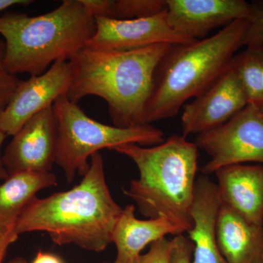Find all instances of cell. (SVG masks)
Here are the masks:
<instances>
[{"label": "cell", "mask_w": 263, "mask_h": 263, "mask_svg": "<svg viewBox=\"0 0 263 263\" xmlns=\"http://www.w3.org/2000/svg\"><path fill=\"white\" fill-rule=\"evenodd\" d=\"M195 143L211 157L201 167L205 175L233 164H263V114L259 107L247 105L220 127L197 135Z\"/></svg>", "instance_id": "cell-7"}, {"label": "cell", "mask_w": 263, "mask_h": 263, "mask_svg": "<svg viewBox=\"0 0 263 263\" xmlns=\"http://www.w3.org/2000/svg\"><path fill=\"white\" fill-rule=\"evenodd\" d=\"M166 4L170 27L193 41L234 21L249 20L252 9V3L245 0H166Z\"/></svg>", "instance_id": "cell-12"}, {"label": "cell", "mask_w": 263, "mask_h": 263, "mask_svg": "<svg viewBox=\"0 0 263 263\" xmlns=\"http://www.w3.org/2000/svg\"><path fill=\"white\" fill-rule=\"evenodd\" d=\"M172 45L158 43L128 50L82 48L69 62L70 89L67 97L103 99L116 127L146 125L145 111L152 95L157 67Z\"/></svg>", "instance_id": "cell-1"}, {"label": "cell", "mask_w": 263, "mask_h": 263, "mask_svg": "<svg viewBox=\"0 0 263 263\" xmlns=\"http://www.w3.org/2000/svg\"><path fill=\"white\" fill-rule=\"evenodd\" d=\"M57 184V176L51 172H22L8 176L0 184V235L15 230L22 213L37 193Z\"/></svg>", "instance_id": "cell-17"}, {"label": "cell", "mask_w": 263, "mask_h": 263, "mask_svg": "<svg viewBox=\"0 0 263 263\" xmlns=\"http://www.w3.org/2000/svg\"><path fill=\"white\" fill-rule=\"evenodd\" d=\"M18 235L15 230L0 235V263L3 262L8 247L18 239Z\"/></svg>", "instance_id": "cell-25"}, {"label": "cell", "mask_w": 263, "mask_h": 263, "mask_svg": "<svg viewBox=\"0 0 263 263\" xmlns=\"http://www.w3.org/2000/svg\"><path fill=\"white\" fill-rule=\"evenodd\" d=\"M8 263H28L25 259L22 258V257H16L10 260Z\"/></svg>", "instance_id": "cell-29"}, {"label": "cell", "mask_w": 263, "mask_h": 263, "mask_svg": "<svg viewBox=\"0 0 263 263\" xmlns=\"http://www.w3.org/2000/svg\"><path fill=\"white\" fill-rule=\"evenodd\" d=\"M247 25V19H239L212 37L172 45L156 70L145 123L175 117L188 100L214 84L229 68L235 52L241 47Z\"/></svg>", "instance_id": "cell-5"}, {"label": "cell", "mask_w": 263, "mask_h": 263, "mask_svg": "<svg viewBox=\"0 0 263 263\" xmlns=\"http://www.w3.org/2000/svg\"><path fill=\"white\" fill-rule=\"evenodd\" d=\"M68 61L53 63L44 73L21 81L9 103L0 114V130L13 136L36 114L53 105L70 89Z\"/></svg>", "instance_id": "cell-8"}, {"label": "cell", "mask_w": 263, "mask_h": 263, "mask_svg": "<svg viewBox=\"0 0 263 263\" xmlns=\"http://www.w3.org/2000/svg\"><path fill=\"white\" fill-rule=\"evenodd\" d=\"M57 122L53 105L40 112L13 136L3 163L8 176L22 172H51L56 164Z\"/></svg>", "instance_id": "cell-9"}, {"label": "cell", "mask_w": 263, "mask_h": 263, "mask_svg": "<svg viewBox=\"0 0 263 263\" xmlns=\"http://www.w3.org/2000/svg\"><path fill=\"white\" fill-rule=\"evenodd\" d=\"M242 85L248 105H263V48H247L231 62Z\"/></svg>", "instance_id": "cell-18"}, {"label": "cell", "mask_w": 263, "mask_h": 263, "mask_svg": "<svg viewBox=\"0 0 263 263\" xmlns=\"http://www.w3.org/2000/svg\"><path fill=\"white\" fill-rule=\"evenodd\" d=\"M91 16L113 18L114 0H81Z\"/></svg>", "instance_id": "cell-24"}, {"label": "cell", "mask_w": 263, "mask_h": 263, "mask_svg": "<svg viewBox=\"0 0 263 263\" xmlns=\"http://www.w3.org/2000/svg\"><path fill=\"white\" fill-rule=\"evenodd\" d=\"M172 240L169 263H192L194 245L191 240L183 234L176 235Z\"/></svg>", "instance_id": "cell-23"}, {"label": "cell", "mask_w": 263, "mask_h": 263, "mask_svg": "<svg viewBox=\"0 0 263 263\" xmlns=\"http://www.w3.org/2000/svg\"><path fill=\"white\" fill-rule=\"evenodd\" d=\"M196 144L186 137L173 135L152 147L127 143L113 148L130 159L139 177L123 193L148 219L165 218L188 233L192 218L198 160Z\"/></svg>", "instance_id": "cell-3"}, {"label": "cell", "mask_w": 263, "mask_h": 263, "mask_svg": "<svg viewBox=\"0 0 263 263\" xmlns=\"http://www.w3.org/2000/svg\"><path fill=\"white\" fill-rule=\"evenodd\" d=\"M122 210L109 190L103 158L98 152L90 159L79 184L44 198L36 197L22 213L15 230L18 235L44 232L57 245L103 252L112 243Z\"/></svg>", "instance_id": "cell-2"}, {"label": "cell", "mask_w": 263, "mask_h": 263, "mask_svg": "<svg viewBox=\"0 0 263 263\" xmlns=\"http://www.w3.org/2000/svg\"><path fill=\"white\" fill-rule=\"evenodd\" d=\"M167 10L166 0H114L113 18H148Z\"/></svg>", "instance_id": "cell-19"}, {"label": "cell", "mask_w": 263, "mask_h": 263, "mask_svg": "<svg viewBox=\"0 0 263 263\" xmlns=\"http://www.w3.org/2000/svg\"><path fill=\"white\" fill-rule=\"evenodd\" d=\"M96 22L81 0H64L45 14L0 15V34L5 44V65L10 73H44L48 66L70 61L87 46Z\"/></svg>", "instance_id": "cell-4"}, {"label": "cell", "mask_w": 263, "mask_h": 263, "mask_svg": "<svg viewBox=\"0 0 263 263\" xmlns=\"http://www.w3.org/2000/svg\"><path fill=\"white\" fill-rule=\"evenodd\" d=\"M53 107L57 122L56 164L68 183L84 176L90 159L100 150L112 151L127 143L154 146L165 141L164 132L151 124L122 128L102 124L66 95L57 99Z\"/></svg>", "instance_id": "cell-6"}, {"label": "cell", "mask_w": 263, "mask_h": 263, "mask_svg": "<svg viewBox=\"0 0 263 263\" xmlns=\"http://www.w3.org/2000/svg\"><path fill=\"white\" fill-rule=\"evenodd\" d=\"M221 204L217 185L207 176L197 178L192 207L193 226L188 232L194 245L192 263H228L216 239V221Z\"/></svg>", "instance_id": "cell-14"}, {"label": "cell", "mask_w": 263, "mask_h": 263, "mask_svg": "<svg viewBox=\"0 0 263 263\" xmlns=\"http://www.w3.org/2000/svg\"><path fill=\"white\" fill-rule=\"evenodd\" d=\"M247 105L242 85L230 65L204 92L184 105L181 116L182 136L198 135L220 127Z\"/></svg>", "instance_id": "cell-10"}, {"label": "cell", "mask_w": 263, "mask_h": 263, "mask_svg": "<svg viewBox=\"0 0 263 263\" xmlns=\"http://www.w3.org/2000/svg\"><path fill=\"white\" fill-rule=\"evenodd\" d=\"M96 30L87 46L128 51L158 44H188L197 41L183 37L170 27L166 10L148 18L119 20L96 18Z\"/></svg>", "instance_id": "cell-11"}, {"label": "cell", "mask_w": 263, "mask_h": 263, "mask_svg": "<svg viewBox=\"0 0 263 263\" xmlns=\"http://www.w3.org/2000/svg\"><path fill=\"white\" fill-rule=\"evenodd\" d=\"M184 231L165 218L142 220L136 216V208L127 205L114 227L112 243L117 248L114 263H133L147 246L167 235L183 234Z\"/></svg>", "instance_id": "cell-16"}, {"label": "cell", "mask_w": 263, "mask_h": 263, "mask_svg": "<svg viewBox=\"0 0 263 263\" xmlns=\"http://www.w3.org/2000/svg\"><path fill=\"white\" fill-rule=\"evenodd\" d=\"M216 243L228 263H260L263 226L254 224L221 204L216 221Z\"/></svg>", "instance_id": "cell-15"}, {"label": "cell", "mask_w": 263, "mask_h": 263, "mask_svg": "<svg viewBox=\"0 0 263 263\" xmlns=\"http://www.w3.org/2000/svg\"><path fill=\"white\" fill-rule=\"evenodd\" d=\"M172 240L163 238L150 245L146 254H141L133 263H169Z\"/></svg>", "instance_id": "cell-22"}, {"label": "cell", "mask_w": 263, "mask_h": 263, "mask_svg": "<svg viewBox=\"0 0 263 263\" xmlns=\"http://www.w3.org/2000/svg\"><path fill=\"white\" fill-rule=\"evenodd\" d=\"M260 263H263V259H262V261H261Z\"/></svg>", "instance_id": "cell-31"}, {"label": "cell", "mask_w": 263, "mask_h": 263, "mask_svg": "<svg viewBox=\"0 0 263 263\" xmlns=\"http://www.w3.org/2000/svg\"><path fill=\"white\" fill-rule=\"evenodd\" d=\"M259 109H260L261 112H262V114H263V105L259 107Z\"/></svg>", "instance_id": "cell-30"}, {"label": "cell", "mask_w": 263, "mask_h": 263, "mask_svg": "<svg viewBox=\"0 0 263 263\" xmlns=\"http://www.w3.org/2000/svg\"><path fill=\"white\" fill-rule=\"evenodd\" d=\"M32 263H65L60 256L39 251Z\"/></svg>", "instance_id": "cell-26"}, {"label": "cell", "mask_w": 263, "mask_h": 263, "mask_svg": "<svg viewBox=\"0 0 263 263\" xmlns=\"http://www.w3.org/2000/svg\"><path fill=\"white\" fill-rule=\"evenodd\" d=\"M5 41L0 38V114L9 103L22 81L7 70L5 65Z\"/></svg>", "instance_id": "cell-21"}, {"label": "cell", "mask_w": 263, "mask_h": 263, "mask_svg": "<svg viewBox=\"0 0 263 263\" xmlns=\"http://www.w3.org/2000/svg\"><path fill=\"white\" fill-rule=\"evenodd\" d=\"M32 3L30 0H0V13L14 5H27Z\"/></svg>", "instance_id": "cell-27"}, {"label": "cell", "mask_w": 263, "mask_h": 263, "mask_svg": "<svg viewBox=\"0 0 263 263\" xmlns=\"http://www.w3.org/2000/svg\"><path fill=\"white\" fill-rule=\"evenodd\" d=\"M252 14L243 37L242 46L263 48V3H252Z\"/></svg>", "instance_id": "cell-20"}, {"label": "cell", "mask_w": 263, "mask_h": 263, "mask_svg": "<svg viewBox=\"0 0 263 263\" xmlns=\"http://www.w3.org/2000/svg\"><path fill=\"white\" fill-rule=\"evenodd\" d=\"M7 136H7L5 133L0 130V179H6L7 178H8V176H8V173L5 171L4 165H3V156L1 155L2 146H3V143H4Z\"/></svg>", "instance_id": "cell-28"}, {"label": "cell", "mask_w": 263, "mask_h": 263, "mask_svg": "<svg viewBox=\"0 0 263 263\" xmlns=\"http://www.w3.org/2000/svg\"><path fill=\"white\" fill-rule=\"evenodd\" d=\"M221 204L263 226V164H238L214 173Z\"/></svg>", "instance_id": "cell-13"}]
</instances>
